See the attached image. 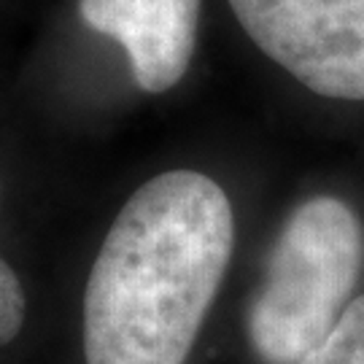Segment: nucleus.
Here are the masks:
<instances>
[{
	"label": "nucleus",
	"instance_id": "423d86ee",
	"mask_svg": "<svg viewBox=\"0 0 364 364\" xmlns=\"http://www.w3.org/2000/svg\"><path fill=\"white\" fill-rule=\"evenodd\" d=\"M25 321V291L19 278L0 259V346L11 343Z\"/></svg>",
	"mask_w": 364,
	"mask_h": 364
},
{
	"label": "nucleus",
	"instance_id": "20e7f679",
	"mask_svg": "<svg viewBox=\"0 0 364 364\" xmlns=\"http://www.w3.org/2000/svg\"><path fill=\"white\" fill-rule=\"evenodd\" d=\"M78 14L124 49L144 92H168L192 63L200 0H81Z\"/></svg>",
	"mask_w": 364,
	"mask_h": 364
},
{
	"label": "nucleus",
	"instance_id": "7ed1b4c3",
	"mask_svg": "<svg viewBox=\"0 0 364 364\" xmlns=\"http://www.w3.org/2000/svg\"><path fill=\"white\" fill-rule=\"evenodd\" d=\"M273 63L321 97L364 100V0H230Z\"/></svg>",
	"mask_w": 364,
	"mask_h": 364
},
{
	"label": "nucleus",
	"instance_id": "39448f33",
	"mask_svg": "<svg viewBox=\"0 0 364 364\" xmlns=\"http://www.w3.org/2000/svg\"><path fill=\"white\" fill-rule=\"evenodd\" d=\"M297 364H364V294L348 305L329 338Z\"/></svg>",
	"mask_w": 364,
	"mask_h": 364
},
{
	"label": "nucleus",
	"instance_id": "f257e3e1",
	"mask_svg": "<svg viewBox=\"0 0 364 364\" xmlns=\"http://www.w3.org/2000/svg\"><path fill=\"white\" fill-rule=\"evenodd\" d=\"M219 183L173 170L119 210L84 294L87 364H183L232 257Z\"/></svg>",
	"mask_w": 364,
	"mask_h": 364
},
{
	"label": "nucleus",
	"instance_id": "f03ea898",
	"mask_svg": "<svg viewBox=\"0 0 364 364\" xmlns=\"http://www.w3.org/2000/svg\"><path fill=\"white\" fill-rule=\"evenodd\" d=\"M362 270L364 227L351 205L313 197L291 210L248 311L262 362L297 364L321 346L353 302Z\"/></svg>",
	"mask_w": 364,
	"mask_h": 364
}]
</instances>
